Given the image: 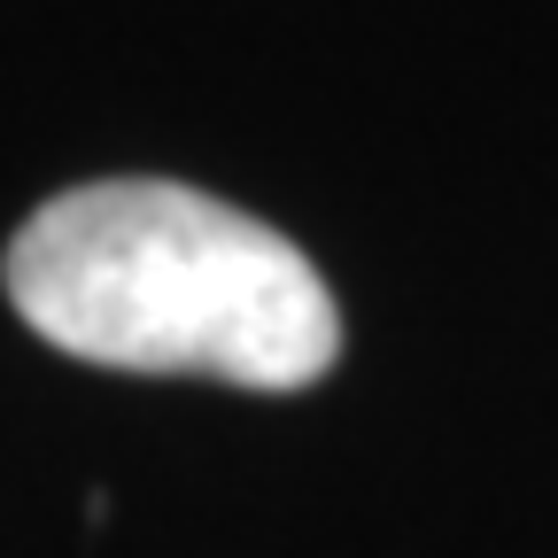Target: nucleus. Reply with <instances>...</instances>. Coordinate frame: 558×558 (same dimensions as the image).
Instances as JSON below:
<instances>
[{"instance_id": "f257e3e1", "label": "nucleus", "mask_w": 558, "mask_h": 558, "mask_svg": "<svg viewBox=\"0 0 558 558\" xmlns=\"http://www.w3.org/2000/svg\"><path fill=\"white\" fill-rule=\"evenodd\" d=\"M0 279L47 349L117 373H202L295 396L341 357V311L318 264L179 179H94L39 202Z\"/></svg>"}]
</instances>
